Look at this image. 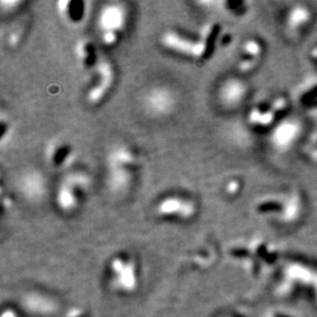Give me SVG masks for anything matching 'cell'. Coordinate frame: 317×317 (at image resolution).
Masks as SVG:
<instances>
[{"mask_svg":"<svg viewBox=\"0 0 317 317\" xmlns=\"http://www.w3.org/2000/svg\"><path fill=\"white\" fill-rule=\"evenodd\" d=\"M46 158L51 166L58 169H65L74 163L76 155L71 147L60 141H54L47 147Z\"/></svg>","mask_w":317,"mask_h":317,"instance_id":"obj_10","label":"cell"},{"mask_svg":"<svg viewBox=\"0 0 317 317\" xmlns=\"http://www.w3.org/2000/svg\"><path fill=\"white\" fill-rule=\"evenodd\" d=\"M138 156L127 144H116L106 156V185L114 194H123L131 189L135 180Z\"/></svg>","mask_w":317,"mask_h":317,"instance_id":"obj_1","label":"cell"},{"mask_svg":"<svg viewBox=\"0 0 317 317\" xmlns=\"http://www.w3.org/2000/svg\"><path fill=\"white\" fill-rule=\"evenodd\" d=\"M92 184L93 180L86 172L74 171L67 173L56 191L55 201L57 207L65 213L73 212L78 207L82 195L91 189Z\"/></svg>","mask_w":317,"mask_h":317,"instance_id":"obj_2","label":"cell"},{"mask_svg":"<svg viewBox=\"0 0 317 317\" xmlns=\"http://www.w3.org/2000/svg\"><path fill=\"white\" fill-rule=\"evenodd\" d=\"M156 212L163 217H175L188 220L194 216L196 205L190 198L181 195H169L158 203Z\"/></svg>","mask_w":317,"mask_h":317,"instance_id":"obj_8","label":"cell"},{"mask_svg":"<svg viewBox=\"0 0 317 317\" xmlns=\"http://www.w3.org/2000/svg\"><path fill=\"white\" fill-rule=\"evenodd\" d=\"M311 20V13L306 8H294L289 15V25L293 29H302L306 27Z\"/></svg>","mask_w":317,"mask_h":317,"instance_id":"obj_11","label":"cell"},{"mask_svg":"<svg viewBox=\"0 0 317 317\" xmlns=\"http://www.w3.org/2000/svg\"><path fill=\"white\" fill-rule=\"evenodd\" d=\"M178 98L169 86L158 85L148 89L142 98L144 111L151 117L164 118L171 115L177 108Z\"/></svg>","mask_w":317,"mask_h":317,"instance_id":"obj_4","label":"cell"},{"mask_svg":"<svg viewBox=\"0 0 317 317\" xmlns=\"http://www.w3.org/2000/svg\"><path fill=\"white\" fill-rule=\"evenodd\" d=\"M248 95V86L240 79L231 78L224 82L219 90V101L227 109L237 108L246 100Z\"/></svg>","mask_w":317,"mask_h":317,"instance_id":"obj_9","label":"cell"},{"mask_svg":"<svg viewBox=\"0 0 317 317\" xmlns=\"http://www.w3.org/2000/svg\"><path fill=\"white\" fill-rule=\"evenodd\" d=\"M75 54L76 57L84 64L88 63L89 61H91L92 58H94L95 55L92 43H90V41H81L75 48Z\"/></svg>","mask_w":317,"mask_h":317,"instance_id":"obj_12","label":"cell"},{"mask_svg":"<svg viewBox=\"0 0 317 317\" xmlns=\"http://www.w3.org/2000/svg\"><path fill=\"white\" fill-rule=\"evenodd\" d=\"M95 74V82L87 92V101L91 105L100 104L109 94L115 82V70L107 59L97 61Z\"/></svg>","mask_w":317,"mask_h":317,"instance_id":"obj_6","label":"cell"},{"mask_svg":"<svg viewBox=\"0 0 317 317\" xmlns=\"http://www.w3.org/2000/svg\"><path fill=\"white\" fill-rule=\"evenodd\" d=\"M161 43L167 50L193 59L205 57L208 50L205 39L197 41L174 30L164 32L161 37Z\"/></svg>","mask_w":317,"mask_h":317,"instance_id":"obj_5","label":"cell"},{"mask_svg":"<svg viewBox=\"0 0 317 317\" xmlns=\"http://www.w3.org/2000/svg\"><path fill=\"white\" fill-rule=\"evenodd\" d=\"M16 184L19 192L30 202L42 201L49 189L45 174L36 169L24 171L18 177Z\"/></svg>","mask_w":317,"mask_h":317,"instance_id":"obj_7","label":"cell"},{"mask_svg":"<svg viewBox=\"0 0 317 317\" xmlns=\"http://www.w3.org/2000/svg\"><path fill=\"white\" fill-rule=\"evenodd\" d=\"M225 189H226V192H227L228 194L234 195V194H236L237 192L240 191V189H241V183H240L239 180H236V179L230 180V181L227 183Z\"/></svg>","mask_w":317,"mask_h":317,"instance_id":"obj_13","label":"cell"},{"mask_svg":"<svg viewBox=\"0 0 317 317\" xmlns=\"http://www.w3.org/2000/svg\"><path fill=\"white\" fill-rule=\"evenodd\" d=\"M128 22V10L124 4L110 3L99 12L97 27L103 45L114 46Z\"/></svg>","mask_w":317,"mask_h":317,"instance_id":"obj_3","label":"cell"},{"mask_svg":"<svg viewBox=\"0 0 317 317\" xmlns=\"http://www.w3.org/2000/svg\"><path fill=\"white\" fill-rule=\"evenodd\" d=\"M8 312V314H9V317H15V315L11 312V311H7Z\"/></svg>","mask_w":317,"mask_h":317,"instance_id":"obj_14","label":"cell"}]
</instances>
